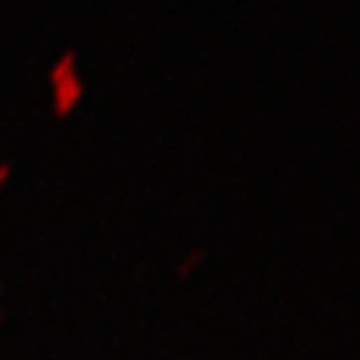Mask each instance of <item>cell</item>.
Segmentation results:
<instances>
[{"mask_svg": "<svg viewBox=\"0 0 360 360\" xmlns=\"http://www.w3.org/2000/svg\"><path fill=\"white\" fill-rule=\"evenodd\" d=\"M48 83H51V110L59 120L70 118L75 112L83 96H86V83L77 73V51L67 48L61 57L48 70Z\"/></svg>", "mask_w": 360, "mask_h": 360, "instance_id": "cell-1", "label": "cell"}, {"mask_svg": "<svg viewBox=\"0 0 360 360\" xmlns=\"http://www.w3.org/2000/svg\"><path fill=\"white\" fill-rule=\"evenodd\" d=\"M206 259H209L206 248H193V251H187V254L181 256L179 264H177V280H190V278L203 267Z\"/></svg>", "mask_w": 360, "mask_h": 360, "instance_id": "cell-2", "label": "cell"}, {"mask_svg": "<svg viewBox=\"0 0 360 360\" xmlns=\"http://www.w3.org/2000/svg\"><path fill=\"white\" fill-rule=\"evenodd\" d=\"M11 177H14V163H0V193L6 190V184L11 181Z\"/></svg>", "mask_w": 360, "mask_h": 360, "instance_id": "cell-3", "label": "cell"}, {"mask_svg": "<svg viewBox=\"0 0 360 360\" xmlns=\"http://www.w3.org/2000/svg\"><path fill=\"white\" fill-rule=\"evenodd\" d=\"M3 320H6V313H3V310H0V323H3Z\"/></svg>", "mask_w": 360, "mask_h": 360, "instance_id": "cell-4", "label": "cell"}, {"mask_svg": "<svg viewBox=\"0 0 360 360\" xmlns=\"http://www.w3.org/2000/svg\"><path fill=\"white\" fill-rule=\"evenodd\" d=\"M0 297H3V285H0Z\"/></svg>", "mask_w": 360, "mask_h": 360, "instance_id": "cell-5", "label": "cell"}]
</instances>
